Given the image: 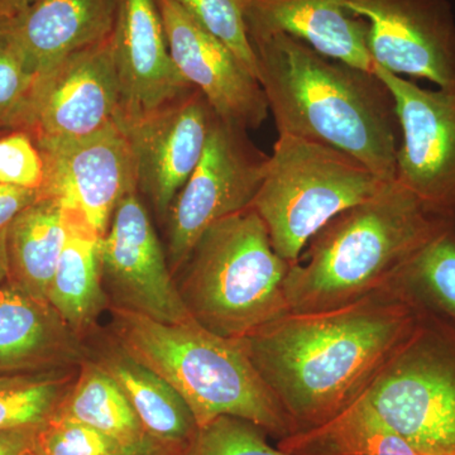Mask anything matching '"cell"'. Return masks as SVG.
I'll return each instance as SVG.
<instances>
[{"label": "cell", "instance_id": "4316f807", "mask_svg": "<svg viewBox=\"0 0 455 455\" xmlns=\"http://www.w3.org/2000/svg\"><path fill=\"white\" fill-rule=\"evenodd\" d=\"M37 79L18 46L11 22L0 31V137L26 131Z\"/></svg>", "mask_w": 455, "mask_h": 455}, {"label": "cell", "instance_id": "5bb4252c", "mask_svg": "<svg viewBox=\"0 0 455 455\" xmlns=\"http://www.w3.org/2000/svg\"><path fill=\"white\" fill-rule=\"evenodd\" d=\"M40 154L44 166L41 196H55L82 211L101 236L123 197L139 191L130 140L116 122Z\"/></svg>", "mask_w": 455, "mask_h": 455}, {"label": "cell", "instance_id": "6da1fadb", "mask_svg": "<svg viewBox=\"0 0 455 455\" xmlns=\"http://www.w3.org/2000/svg\"><path fill=\"white\" fill-rule=\"evenodd\" d=\"M418 315L388 286L335 309L286 314L241 340L298 434L328 423L363 396Z\"/></svg>", "mask_w": 455, "mask_h": 455}, {"label": "cell", "instance_id": "f546056e", "mask_svg": "<svg viewBox=\"0 0 455 455\" xmlns=\"http://www.w3.org/2000/svg\"><path fill=\"white\" fill-rule=\"evenodd\" d=\"M125 445L88 425L52 415L38 429V455H114Z\"/></svg>", "mask_w": 455, "mask_h": 455}, {"label": "cell", "instance_id": "277c9868", "mask_svg": "<svg viewBox=\"0 0 455 455\" xmlns=\"http://www.w3.org/2000/svg\"><path fill=\"white\" fill-rule=\"evenodd\" d=\"M108 311L112 317L108 333L179 392L197 427L235 416L278 440L296 434L241 339L220 337L193 319L166 324L116 307Z\"/></svg>", "mask_w": 455, "mask_h": 455}, {"label": "cell", "instance_id": "4dcf8cb0", "mask_svg": "<svg viewBox=\"0 0 455 455\" xmlns=\"http://www.w3.org/2000/svg\"><path fill=\"white\" fill-rule=\"evenodd\" d=\"M44 180V160L25 132L0 137V184L40 190Z\"/></svg>", "mask_w": 455, "mask_h": 455}, {"label": "cell", "instance_id": "9c48e42d", "mask_svg": "<svg viewBox=\"0 0 455 455\" xmlns=\"http://www.w3.org/2000/svg\"><path fill=\"white\" fill-rule=\"evenodd\" d=\"M396 104L395 181L434 214L455 220V85L429 90L374 65Z\"/></svg>", "mask_w": 455, "mask_h": 455}, {"label": "cell", "instance_id": "5b68a950", "mask_svg": "<svg viewBox=\"0 0 455 455\" xmlns=\"http://www.w3.org/2000/svg\"><path fill=\"white\" fill-rule=\"evenodd\" d=\"M291 265L248 208L204 230L175 281L194 322L220 337L243 339L291 313L284 291Z\"/></svg>", "mask_w": 455, "mask_h": 455}, {"label": "cell", "instance_id": "e575fe53", "mask_svg": "<svg viewBox=\"0 0 455 455\" xmlns=\"http://www.w3.org/2000/svg\"><path fill=\"white\" fill-rule=\"evenodd\" d=\"M7 229L0 230V284L8 281Z\"/></svg>", "mask_w": 455, "mask_h": 455}, {"label": "cell", "instance_id": "9a60e30c", "mask_svg": "<svg viewBox=\"0 0 455 455\" xmlns=\"http://www.w3.org/2000/svg\"><path fill=\"white\" fill-rule=\"evenodd\" d=\"M214 116L202 92L193 89L170 106L122 127L133 152L137 190L161 223L202 157Z\"/></svg>", "mask_w": 455, "mask_h": 455}, {"label": "cell", "instance_id": "ba28073f", "mask_svg": "<svg viewBox=\"0 0 455 455\" xmlns=\"http://www.w3.org/2000/svg\"><path fill=\"white\" fill-rule=\"evenodd\" d=\"M268 160L247 131L221 121L215 114L202 157L171 204L164 223V250L173 277L204 230L251 208Z\"/></svg>", "mask_w": 455, "mask_h": 455}, {"label": "cell", "instance_id": "74e56055", "mask_svg": "<svg viewBox=\"0 0 455 455\" xmlns=\"http://www.w3.org/2000/svg\"><path fill=\"white\" fill-rule=\"evenodd\" d=\"M22 455H38L37 451H36V448L29 449V451H25Z\"/></svg>", "mask_w": 455, "mask_h": 455}, {"label": "cell", "instance_id": "ac0fdd59", "mask_svg": "<svg viewBox=\"0 0 455 455\" xmlns=\"http://www.w3.org/2000/svg\"><path fill=\"white\" fill-rule=\"evenodd\" d=\"M250 40L284 33L317 52L373 71L366 20L353 16L339 0H241Z\"/></svg>", "mask_w": 455, "mask_h": 455}, {"label": "cell", "instance_id": "83f0119b", "mask_svg": "<svg viewBox=\"0 0 455 455\" xmlns=\"http://www.w3.org/2000/svg\"><path fill=\"white\" fill-rule=\"evenodd\" d=\"M203 28L223 42L257 77L256 53L245 27L241 0H173ZM259 79V77H257Z\"/></svg>", "mask_w": 455, "mask_h": 455}, {"label": "cell", "instance_id": "30bf717a", "mask_svg": "<svg viewBox=\"0 0 455 455\" xmlns=\"http://www.w3.org/2000/svg\"><path fill=\"white\" fill-rule=\"evenodd\" d=\"M100 276L109 307L166 324L191 320L139 191L123 197L101 236Z\"/></svg>", "mask_w": 455, "mask_h": 455}, {"label": "cell", "instance_id": "7402d4cb", "mask_svg": "<svg viewBox=\"0 0 455 455\" xmlns=\"http://www.w3.org/2000/svg\"><path fill=\"white\" fill-rule=\"evenodd\" d=\"M64 238V204L40 194L7 228L8 281L49 302Z\"/></svg>", "mask_w": 455, "mask_h": 455}, {"label": "cell", "instance_id": "7c38bea8", "mask_svg": "<svg viewBox=\"0 0 455 455\" xmlns=\"http://www.w3.org/2000/svg\"><path fill=\"white\" fill-rule=\"evenodd\" d=\"M366 20L368 52L392 74L455 85V17L448 0H339Z\"/></svg>", "mask_w": 455, "mask_h": 455}, {"label": "cell", "instance_id": "4fadbf2b", "mask_svg": "<svg viewBox=\"0 0 455 455\" xmlns=\"http://www.w3.org/2000/svg\"><path fill=\"white\" fill-rule=\"evenodd\" d=\"M156 2L180 74L202 92L221 121L244 131L259 128L269 110L259 79L173 0Z\"/></svg>", "mask_w": 455, "mask_h": 455}, {"label": "cell", "instance_id": "d4e9b609", "mask_svg": "<svg viewBox=\"0 0 455 455\" xmlns=\"http://www.w3.org/2000/svg\"><path fill=\"white\" fill-rule=\"evenodd\" d=\"M390 286L455 331V224L421 248Z\"/></svg>", "mask_w": 455, "mask_h": 455}, {"label": "cell", "instance_id": "3957f363", "mask_svg": "<svg viewBox=\"0 0 455 455\" xmlns=\"http://www.w3.org/2000/svg\"><path fill=\"white\" fill-rule=\"evenodd\" d=\"M453 224L391 182L310 239L284 281L290 311L335 309L386 289L421 248Z\"/></svg>", "mask_w": 455, "mask_h": 455}, {"label": "cell", "instance_id": "f1b7e54d", "mask_svg": "<svg viewBox=\"0 0 455 455\" xmlns=\"http://www.w3.org/2000/svg\"><path fill=\"white\" fill-rule=\"evenodd\" d=\"M266 431L235 416H220L199 427L185 455H291L272 448Z\"/></svg>", "mask_w": 455, "mask_h": 455}, {"label": "cell", "instance_id": "8992f818", "mask_svg": "<svg viewBox=\"0 0 455 455\" xmlns=\"http://www.w3.org/2000/svg\"><path fill=\"white\" fill-rule=\"evenodd\" d=\"M390 184L334 147L281 134L251 208L278 256L295 263L329 221Z\"/></svg>", "mask_w": 455, "mask_h": 455}, {"label": "cell", "instance_id": "d6986e66", "mask_svg": "<svg viewBox=\"0 0 455 455\" xmlns=\"http://www.w3.org/2000/svg\"><path fill=\"white\" fill-rule=\"evenodd\" d=\"M116 9L118 0H33L13 17L12 31L40 77L66 57L109 38Z\"/></svg>", "mask_w": 455, "mask_h": 455}, {"label": "cell", "instance_id": "44dd1931", "mask_svg": "<svg viewBox=\"0 0 455 455\" xmlns=\"http://www.w3.org/2000/svg\"><path fill=\"white\" fill-rule=\"evenodd\" d=\"M64 204V203H62ZM64 247L47 300L71 329L88 340L109 309L100 276L101 235L75 206L64 204Z\"/></svg>", "mask_w": 455, "mask_h": 455}, {"label": "cell", "instance_id": "cb8c5ba5", "mask_svg": "<svg viewBox=\"0 0 455 455\" xmlns=\"http://www.w3.org/2000/svg\"><path fill=\"white\" fill-rule=\"evenodd\" d=\"M53 415L94 427L122 445L148 435L118 383L92 358L80 366Z\"/></svg>", "mask_w": 455, "mask_h": 455}, {"label": "cell", "instance_id": "836d02e7", "mask_svg": "<svg viewBox=\"0 0 455 455\" xmlns=\"http://www.w3.org/2000/svg\"><path fill=\"white\" fill-rule=\"evenodd\" d=\"M188 451L164 444L160 440L147 435L145 439L132 445H125L118 453L114 455H176L184 454Z\"/></svg>", "mask_w": 455, "mask_h": 455}, {"label": "cell", "instance_id": "484cf974", "mask_svg": "<svg viewBox=\"0 0 455 455\" xmlns=\"http://www.w3.org/2000/svg\"><path fill=\"white\" fill-rule=\"evenodd\" d=\"M79 368L0 376V430L44 427L70 390Z\"/></svg>", "mask_w": 455, "mask_h": 455}, {"label": "cell", "instance_id": "8d00e7d4", "mask_svg": "<svg viewBox=\"0 0 455 455\" xmlns=\"http://www.w3.org/2000/svg\"><path fill=\"white\" fill-rule=\"evenodd\" d=\"M14 14L5 8L4 5L0 4V31L7 28L11 25L12 20H13Z\"/></svg>", "mask_w": 455, "mask_h": 455}, {"label": "cell", "instance_id": "e0dca14e", "mask_svg": "<svg viewBox=\"0 0 455 455\" xmlns=\"http://www.w3.org/2000/svg\"><path fill=\"white\" fill-rule=\"evenodd\" d=\"M90 358L55 307L16 283L0 284V376L80 367Z\"/></svg>", "mask_w": 455, "mask_h": 455}, {"label": "cell", "instance_id": "2e32d148", "mask_svg": "<svg viewBox=\"0 0 455 455\" xmlns=\"http://www.w3.org/2000/svg\"><path fill=\"white\" fill-rule=\"evenodd\" d=\"M121 127L146 118L188 94L172 57L156 0H118L112 33Z\"/></svg>", "mask_w": 455, "mask_h": 455}, {"label": "cell", "instance_id": "8fae6325", "mask_svg": "<svg viewBox=\"0 0 455 455\" xmlns=\"http://www.w3.org/2000/svg\"><path fill=\"white\" fill-rule=\"evenodd\" d=\"M119 86L112 36L38 77L28 125L38 151L92 136L116 122Z\"/></svg>", "mask_w": 455, "mask_h": 455}, {"label": "cell", "instance_id": "ffe728a7", "mask_svg": "<svg viewBox=\"0 0 455 455\" xmlns=\"http://www.w3.org/2000/svg\"><path fill=\"white\" fill-rule=\"evenodd\" d=\"M86 341L90 358L118 383L147 434L164 444L188 451L199 427L179 392L132 357L108 331L99 329Z\"/></svg>", "mask_w": 455, "mask_h": 455}, {"label": "cell", "instance_id": "d6a6232c", "mask_svg": "<svg viewBox=\"0 0 455 455\" xmlns=\"http://www.w3.org/2000/svg\"><path fill=\"white\" fill-rule=\"evenodd\" d=\"M40 429V427H38ZM37 427L0 430V455H22L36 447Z\"/></svg>", "mask_w": 455, "mask_h": 455}, {"label": "cell", "instance_id": "7a4b0ae2", "mask_svg": "<svg viewBox=\"0 0 455 455\" xmlns=\"http://www.w3.org/2000/svg\"><path fill=\"white\" fill-rule=\"evenodd\" d=\"M251 44L278 136L334 147L385 181H395L400 125L395 99L379 75L331 59L284 33Z\"/></svg>", "mask_w": 455, "mask_h": 455}, {"label": "cell", "instance_id": "1f68e13d", "mask_svg": "<svg viewBox=\"0 0 455 455\" xmlns=\"http://www.w3.org/2000/svg\"><path fill=\"white\" fill-rule=\"evenodd\" d=\"M38 196L40 190L0 184V230L7 229L14 218Z\"/></svg>", "mask_w": 455, "mask_h": 455}, {"label": "cell", "instance_id": "603a6c76", "mask_svg": "<svg viewBox=\"0 0 455 455\" xmlns=\"http://www.w3.org/2000/svg\"><path fill=\"white\" fill-rule=\"evenodd\" d=\"M291 455H421L363 397L324 425L278 442Z\"/></svg>", "mask_w": 455, "mask_h": 455}, {"label": "cell", "instance_id": "d590c367", "mask_svg": "<svg viewBox=\"0 0 455 455\" xmlns=\"http://www.w3.org/2000/svg\"><path fill=\"white\" fill-rule=\"evenodd\" d=\"M32 2L33 0H0V4L4 5L14 16H17L18 13L29 7Z\"/></svg>", "mask_w": 455, "mask_h": 455}, {"label": "cell", "instance_id": "52a82bcc", "mask_svg": "<svg viewBox=\"0 0 455 455\" xmlns=\"http://www.w3.org/2000/svg\"><path fill=\"white\" fill-rule=\"evenodd\" d=\"M418 313L411 334L362 397L419 454L455 455V331Z\"/></svg>", "mask_w": 455, "mask_h": 455}, {"label": "cell", "instance_id": "f35d334b", "mask_svg": "<svg viewBox=\"0 0 455 455\" xmlns=\"http://www.w3.org/2000/svg\"><path fill=\"white\" fill-rule=\"evenodd\" d=\"M176 455H185V453L184 454H176Z\"/></svg>", "mask_w": 455, "mask_h": 455}]
</instances>
